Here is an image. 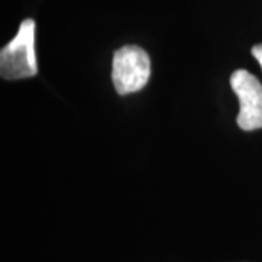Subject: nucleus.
<instances>
[{"mask_svg": "<svg viewBox=\"0 0 262 262\" xmlns=\"http://www.w3.org/2000/svg\"><path fill=\"white\" fill-rule=\"evenodd\" d=\"M150 77V58L143 48L124 46L115 51L113 61V82L120 95L141 91Z\"/></svg>", "mask_w": 262, "mask_h": 262, "instance_id": "nucleus-2", "label": "nucleus"}, {"mask_svg": "<svg viewBox=\"0 0 262 262\" xmlns=\"http://www.w3.org/2000/svg\"><path fill=\"white\" fill-rule=\"evenodd\" d=\"M35 20L25 19L18 34L0 51V75L6 80L27 79L37 75Z\"/></svg>", "mask_w": 262, "mask_h": 262, "instance_id": "nucleus-1", "label": "nucleus"}, {"mask_svg": "<svg viewBox=\"0 0 262 262\" xmlns=\"http://www.w3.org/2000/svg\"><path fill=\"white\" fill-rule=\"evenodd\" d=\"M252 56L258 60V63H259V66H261L262 69V44H258V46H255V47H252Z\"/></svg>", "mask_w": 262, "mask_h": 262, "instance_id": "nucleus-4", "label": "nucleus"}, {"mask_svg": "<svg viewBox=\"0 0 262 262\" xmlns=\"http://www.w3.org/2000/svg\"><path fill=\"white\" fill-rule=\"evenodd\" d=\"M230 86L239 99L241 110L236 118L244 131L262 128V84L246 70H236L230 76Z\"/></svg>", "mask_w": 262, "mask_h": 262, "instance_id": "nucleus-3", "label": "nucleus"}]
</instances>
